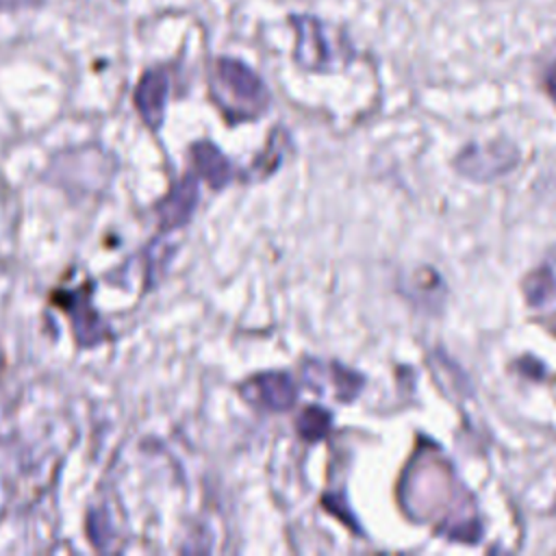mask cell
Returning <instances> with one entry per match:
<instances>
[{
	"label": "cell",
	"mask_w": 556,
	"mask_h": 556,
	"mask_svg": "<svg viewBox=\"0 0 556 556\" xmlns=\"http://www.w3.org/2000/svg\"><path fill=\"white\" fill-rule=\"evenodd\" d=\"M215 80L224 93L235 102L239 117H254L267 109L269 96L258 76L239 61L222 59L215 65Z\"/></svg>",
	"instance_id": "1"
},
{
	"label": "cell",
	"mask_w": 556,
	"mask_h": 556,
	"mask_svg": "<svg viewBox=\"0 0 556 556\" xmlns=\"http://www.w3.org/2000/svg\"><path fill=\"white\" fill-rule=\"evenodd\" d=\"M519 154L517 148L508 143H489V146H471L456 159V167L478 180H489L493 176H502L510 167H515Z\"/></svg>",
	"instance_id": "2"
},
{
	"label": "cell",
	"mask_w": 556,
	"mask_h": 556,
	"mask_svg": "<svg viewBox=\"0 0 556 556\" xmlns=\"http://www.w3.org/2000/svg\"><path fill=\"white\" fill-rule=\"evenodd\" d=\"M243 393L250 402L265 410L282 413L295 402V384L282 371H265L245 382Z\"/></svg>",
	"instance_id": "3"
},
{
	"label": "cell",
	"mask_w": 556,
	"mask_h": 556,
	"mask_svg": "<svg viewBox=\"0 0 556 556\" xmlns=\"http://www.w3.org/2000/svg\"><path fill=\"white\" fill-rule=\"evenodd\" d=\"M165 91H167V83H165V76L163 74H148L139 89H137V106L141 109L143 117L150 122V124H159L161 119V109H163V102H165Z\"/></svg>",
	"instance_id": "4"
},
{
	"label": "cell",
	"mask_w": 556,
	"mask_h": 556,
	"mask_svg": "<svg viewBox=\"0 0 556 556\" xmlns=\"http://www.w3.org/2000/svg\"><path fill=\"white\" fill-rule=\"evenodd\" d=\"M193 152H195V163H198V169L202 172V176L213 187H224L230 178V165L222 156V152L211 143H198L193 148Z\"/></svg>",
	"instance_id": "5"
},
{
	"label": "cell",
	"mask_w": 556,
	"mask_h": 556,
	"mask_svg": "<svg viewBox=\"0 0 556 556\" xmlns=\"http://www.w3.org/2000/svg\"><path fill=\"white\" fill-rule=\"evenodd\" d=\"M330 424H332V419H330V413L326 408L308 406L298 417V432L306 441H319L328 434Z\"/></svg>",
	"instance_id": "6"
},
{
	"label": "cell",
	"mask_w": 556,
	"mask_h": 556,
	"mask_svg": "<svg viewBox=\"0 0 556 556\" xmlns=\"http://www.w3.org/2000/svg\"><path fill=\"white\" fill-rule=\"evenodd\" d=\"M523 291H526V300L534 306L543 304L552 291H554V276L547 267H541L536 271H532L526 282H523Z\"/></svg>",
	"instance_id": "7"
},
{
	"label": "cell",
	"mask_w": 556,
	"mask_h": 556,
	"mask_svg": "<svg viewBox=\"0 0 556 556\" xmlns=\"http://www.w3.org/2000/svg\"><path fill=\"white\" fill-rule=\"evenodd\" d=\"M545 85H547L549 96L556 100V63L549 67V72H547V76H545Z\"/></svg>",
	"instance_id": "8"
},
{
	"label": "cell",
	"mask_w": 556,
	"mask_h": 556,
	"mask_svg": "<svg viewBox=\"0 0 556 556\" xmlns=\"http://www.w3.org/2000/svg\"><path fill=\"white\" fill-rule=\"evenodd\" d=\"M35 0H0V7H20V4H33Z\"/></svg>",
	"instance_id": "9"
}]
</instances>
